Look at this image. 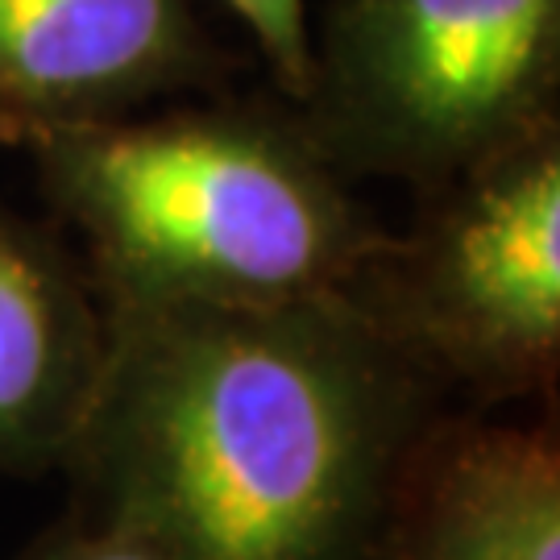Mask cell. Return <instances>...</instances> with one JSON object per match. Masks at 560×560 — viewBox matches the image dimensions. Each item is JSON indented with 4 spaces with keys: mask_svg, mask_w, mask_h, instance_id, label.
I'll use <instances>...</instances> for the list:
<instances>
[{
    "mask_svg": "<svg viewBox=\"0 0 560 560\" xmlns=\"http://www.w3.org/2000/svg\"><path fill=\"white\" fill-rule=\"evenodd\" d=\"M62 460L88 515L171 560H378L432 382L349 291L282 307H104Z\"/></svg>",
    "mask_w": 560,
    "mask_h": 560,
    "instance_id": "cell-1",
    "label": "cell"
},
{
    "mask_svg": "<svg viewBox=\"0 0 560 560\" xmlns=\"http://www.w3.org/2000/svg\"><path fill=\"white\" fill-rule=\"evenodd\" d=\"M104 307H282L337 295L386 245L295 108L196 104L25 145Z\"/></svg>",
    "mask_w": 560,
    "mask_h": 560,
    "instance_id": "cell-2",
    "label": "cell"
},
{
    "mask_svg": "<svg viewBox=\"0 0 560 560\" xmlns=\"http://www.w3.org/2000/svg\"><path fill=\"white\" fill-rule=\"evenodd\" d=\"M560 0H328L291 108L345 179L432 191L557 120Z\"/></svg>",
    "mask_w": 560,
    "mask_h": 560,
    "instance_id": "cell-3",
    "label": "cell"
},
{
    "mask_svg": "<svg viewBox=\"0 0 560 560\" xmlns=\"http://www.w3.org/2000/svg\"><path fill=\"white\" fill-rule=\"evenodd\" d=\"M399 353L474 407L548 395L560 365V120L423 191L345 287Z\"/></svg>",
    "mask_w": 560,
    "mask_h": 560,
    "instance_id": "cell-4",
    "label": "cell"
},
{
    "mask_svg": "<svg viewBox=\"0 0 560 560\" xmlns=\"http://www.w3.org/2000/svg\"><path fill=\"white\" fill-rule=\"evenodd\" d=\"M224 71L191 0H0V145L129 117Z\"/></svg>",
    "mask_w": 560,
    "mask_h": 560,
    "instance_id": "cell-5",
    "label": "cell"
},
{
    "mask_svg": "<svg viewBox=\"0 0 560 560\" xmlns=\"http://www.w3.org/2000/svg\"><path fill=\"white\" fill-rule=\"evenodd\" d=\"M378 560H560L557 432L436 416L395 481Z\"/></svg>",
    "mask_w": 560,
    "mask_h": 560,
    "instance_id": "cell-6",
    "label": "cell"
},
{
    "mask_svg": "<svg viewBox=\"0 0 560 560\" xmlns=\"http://www.w3.org/2000/svg\"><path fill=\"white\" fill-rule=\"evenodd\" d=\"M104 340L92 279L0 208V474L62 469L96 399Z\"/></svg>",
    "mask_w": 560,
    "mask_h": 560,
    "instance_id": "cell-7",
    "label": "cell"
},
{
    "mask_svg": "<svg viewBox=\"0 0 560 560\" xmlns=\"http://www.w3.org/2000/svg\"><path fill=\"white\" fill-rule=\"evenodd\" d=\"M221 4H229L233 18L254 34L282 101H300L307 88V71H312L307 4L303 0H221Z\"/></svg>",
    "mask_w": 560,
    "mask_h": 560,
    "instance_id": "cell-8",
    "label": "cell"
},
{
    "mask_svg": "<svg viewBox=\"0 0 560 560\" xmlns=\"http://www.w3.org/2000/svg\"><path fill=\"white\" fill-rule=\"evenodd\" d=\"M18 560H171L154 540H145L133 527L75 511L55 532L34 540Z\"/></svg>",
    "mask_w": 560,
    "mask_h": 560,
    "instance_id": "cell-9",
    "label": "cell"
}]
</instances>
